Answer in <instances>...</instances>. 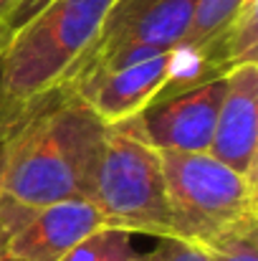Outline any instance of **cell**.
<instances>
[{"label": "cell", "instance_id": "obj_6", "mask_svg": "<svg viewBox=\"0 0 258 261\" xmlns=\"http://www.w3.org/2000/svg\"><path fill=\"white\" fill-rule=\"evenodd\" d=\"M8 205L13 226L0 246V261H64L79 241L104 228L99 211L89 200H64L43 208Z\"/></svg>", "mask_w": 258, "mask_h": 261}, {"label": "cell", "instance_id": "obj_16", "mask_svg": "<svg viewBox=\"0 0 258 261\" xmlns=\"http://www.w3.org/2000/svg\"><path fill=\"white\" fill-rule=\"evenodd\" d=\"M10 226H13V216H10V211H8V208H3V205H0V246H3L5 236L10 233Z\"/></svg>", "mask_w": 258, "mask_h": 261}, {"label": "cell", "instance_id": "obj_10", "mask_svg": "<svg viewBox=\"0 0 258 261\" xmlns=\"http://www.w3.org/2000/svg\"><path fill=\"white\" fill-rule=\"evenodd\" d=\"M243 3L246 0H197L190 25L175 51H182V54L200 51L205 43H210L215 36H220L233 23V18L241 13Z\"/></svg>", "mask_w": 258, "mask_h": 261}, {"label": "cell", "instance_id": "obj_3", "mask_svg": "<svg viewBox=\"0 0 258 261\" xmlns=\"http://www.w3.org/2000/svg\"><path fill=\"white\" fill-rule=\"evenodd\" d=\"M89 203L99 211L106 228L155 239L172 236L160 150L147 140L139 114L106 124Z\"/></svg>", "mask_w": 258, "mask_h": 261}, {"label": "cell", "instance_id": "obj_15", "mask_svg": "<svg viewBox=\"0 0 258 261\" xmlns=\"http://www.w3.org/2000/svg\"><path fill=\"white\" fill-rule=\"evenodd\" d=\"M258 239L241 241L231 249H223L218 254H213V261H258Z\"/></svg>", "mask_w": 258, "mask_h": 261}, {"label": "cell", "instance_id": "obj_8", "mask_svg": "<svg viewBox=\"0 0 258 261\" xmlns=\"http://www.w3.org/2000/svg\"><path fill=\"white\" fill-rule=\"evenodd\" d=\"M167 79L170 54H157L114 69L84 74L64 84L74 89L101 122L117 124L142 114L165 89Z\"/></svg>", "mask_w": 258, "mask_h": 261}, {"label": "cell", "instance_id": "obj_4", "mask_svg": "<svg viewBox=\"0 0 258 261\" xmlns=\"http://www.w3.org/2000/svg\"><path fill=\"white\" fill-rule=\"evenodd\" d=\"M117 0H51L13 33L3 66V94L23 107L66 79L96 41Z\"/></svg>", "mask_w": 258, "mask_h": 261}, {"label": "cell", "instance_id": "obj_17", "mask_svg": "<svg viewBox=\"0 0 258 261\" xmlns=\"http://www.w3.org/2000/svg\"><path fill=\"white\" fill-rule=\"evenodd\" d=\"M15 3H18V0H0V25H3V20L8 18V13L13 10Z\"/></svg>", "mask_w": 258, "mask_h": 261}, {"label": "cell", "instance_id": "obj_9", "mask_svg": "<svg viewBox=\"0 0 258 261\" xmlns=\"http://www.w3.org/2000/svg\"><path fill=\"white\" fill-rule=\"evenodd\" d=\"M258 64H243L225 74V94L218 109L210 155L236 173L258 180Z\"/></svg>", "mask_w": 258, "mask_h": 261}, {"label": "cell", "instance_id": "obj_5", "mask_svg": "<svg viewBox=\"0 0 258 261\" xmlns=\"http://www.w3.org/2000/svg\"><path fill=\"white\" fill-rule=\"evenodd\" d=\"M197 0H117L84 56L64 82L170 54L182 41Z\"/></svg>", "mask_w": 258, "mask_h": 261}, {"label": "cell", "instance_id": "obj_12", "mask_svg": "<svg viewBox=\"0 0 258 261\" xmlns=\"http://www.w3.org/2000/svg\"><path fill=\"white\" fill-rule=\"evenodd\" d=\"M157 249H152L145 261H213V251L197 246V244H190V241H182V239H157Z\"/></svg>", "mask_w": 258, "mask_h": 261}, {"label": "cell", "instance_id": "obj_7", "mask_svg": "<svg viewBox=\"0 0 258 261\" xmlns=\"http://www.w3.org/2000/svg\"><path fill=\"white\" fill-rule=\"evenodd\" d=\"M223 94L225 76L150 104L139 114L147 140L160 152H208Z\"/></svg>", "mask_w": 258, "mask_h": 261}, {"label": "cell", "instance_id": "obj_2", "mask_svg": "<svg viewBox=\"0 0 258 261\" xmlns=\"http://www.w3.org/2000/svg\"><path fill=\"white\" fill-rule=\"evenodd\" d=\"M172 236L213 254L258 239L256 180L210 152H160Z\"/></svg>", "mask_w": 258, "mask_h": 261}, {"label": "cell", "instance_id": "obj_14", "mask_svg": "<svg viewBox=\"0 0 258 261\" xmlns=\"http://www.w3.org/2000/svg\"><path fill=\"white\" fill-rule=\"evenodd\" d=\"M51 0H18L15 5H13V10L8 13V18L3 20V28L10 33V38H13V33H18L38 10H43L46 5H48Z\"/></svg>", "mask_w": 258, "mask_h": 261}, {"label": "cell", "instance_id": "obj_1", "mask_svg": "<svg viewBox=\"0 0 258 261\" xmlns=\"http://www.w3.org/2000/svg\"><path fill=\"white\" fill-rule=\"evenodd\" d=\"M104 137L106 122L69 84L31 99L0 142V200L20 208L89 200Z\"/></svg>", "mask_w": 258, "mask_h": 261}, {"label": "cell", "instance_id": "obj_11", "mask_svg": "<svg viewBox=\"0 0 258 261\" xmlns=\"http://www.w3.org/2000/svg\"><path fill=\"white\" fill-rule=\"evenodd\" d=\"M64 261H145V256L132 246V233L104 226L79 241Z\"/></svg>", "mask_w": 258, "mask_h": 261}, {"label": "cell", "instance_id": "obj_13", "mask_svg": "<svg viewBox=\"0 0 258 261\" xmlns=\"http://www.w3.org/2000/svg\"><path fill=\"white\" fill-rule=\"evenodd\" d=\"M8 43H10V33L0 25V142H3L5 135L13 129V124L18 122L20 112L25 109V104H23V107H10V104L5 101V94H3V66H5Z\"/></svg>", "mask_w": 258, "mask_h": 261}]
</instances>
